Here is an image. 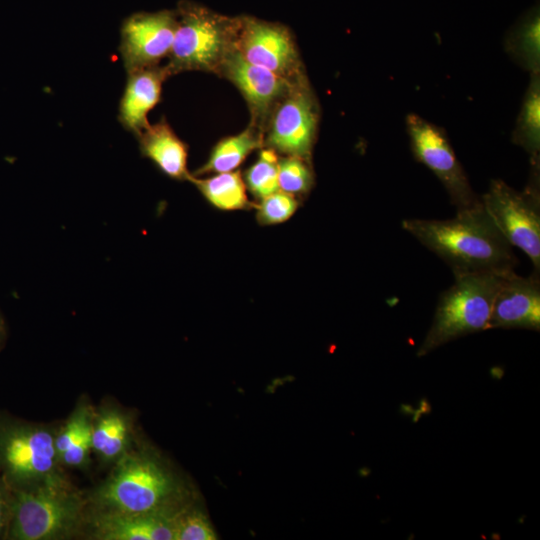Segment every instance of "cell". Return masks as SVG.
<instances>
[{
    "label": "cell",
    "mask_w": 540,
    "mask_h": 540,
    "mask_svg": "<svg viewBox=\"0 0 540 540\" xmlns=\"http://www.w3.org/2000/svg\"><path fill=\"white\" fill-rule=\"evenodd\" d=\"M402 228L441 258L454 277L472 273H507L517 258L482 202L446 220L405 219Z\"/></svg>",
    "instance_id": "6da1fadb"
},
{
    "label": "cell",
    "mask_w": 540,
    "mask_h": 540,
    "mask_svg": "<svg viewBox=\"0 0 540 540\" xmlns=\"http://www.w3.org/2000/svg\"><path fill=\"white\" fill-rule=\"evenodd\" d=\"M176 14L177 28L165 65L170 76L185 71L218 74L236 49L239 18H228L191 2L180 3Z\"/></svg>",
    "instance_id": "7a4b0ae2"
},
{
    "label": "cell",
    "mask_w": 540,
    "mask_h": 540,
    "mask_svg": "<svg viewBox=\"0 0 540 540\" xmlns=\"http://www.w3.org/2000/svg\"><path fill=\"white\" fill-rule=\"evenodd\" d=\"M12 491L6 538L59 540L70 537L79 528L84 501L66 479Z\"/></svg>",
    "instance_id": "3957f363"
},
{
    "label": "cell",
    "mask_w": 540,
    "mask_h": 540,
    "mask_svg": "<svg viewBox=\"0 0 540 540\" xmlns=\"http://www.w3.org/2000/svg\"><path fill=\"white\" fill-rule=\"evenodd\" d=\"M115 464L92 496L100 511L145 514L173 506L176 483L155 458L129 450Z\"/></svg>",
    "instance_id": "277c9868"
},
{
    "label": "cell",
    "mask_w": 540,
    "mask_h": 540,
    "mask_svg": "<svg viewBox=\"0 0 540 540\" xmlns=\"http://www.w3.org/2000/svg\"><path fill=\"white\" fill-rule=\"evenodd\" d=\"M507 273L455 276L454 284L439 297L432 325L417 355L424 356L456 338L488 329L494 297Z\"/></svg>",
    "instance_id": "5b68a950"
},
{
    "label": "cell",
    "mask_w": 540,
    "mask_h": 540,
    "mask_svg": "<svg viewBox=\"0 0 540 540\" xmlns=\"http://www.w3.org/2000/svg\"><path fill=\"white\" fill-rule=\"evenodd\" d=\"M56 434L51 426L0 416V473L11 489L65 480Z\"/></svg>",
    "instance_id": "8992f818"
},
{
    "label": "cell",
    "mask_w": 540,
    "mask_h": 540,
    "mask_svg": "<svg viewBox=\"0 0 540 540\" xmlns=\"http://www.w3.org/2000/svg\"><path fill=\"white\" fill-rule=\"evenodd\" d=\"M539 165H531L527 186L517 191L504 181L490 182L481 202L499 231L513 247L531 260L534 272L540 273V189Z\"/></svg>",
    "instance_id": "52a82bcc"
},
{
    "label": "cell",
    "mask_w": 540,
    "mask_h": 540,
    "mask_svg": "<svg viewBox=\"0 0 540 540\" xmlns=\"http://www.w3.org/2000/svg\"><path fill=\"white\" fill-rule=\"evenodd\" d=\"M320 108L307 77L296 82L272 111L263 147L312 161Z\"/></svg>",
    "instance_id": "ba28073f"
},
{
    "label": "cell",
    "mask_w": 540,
    "mask_h": 540,
    "mask_svg": "<svg viewBox=\"0 0 540 540\" xmlns=\"http://www.w3.org/2000/svg\"><path fill=\"white\" fill-rule=\"evenodd\" d=\"M406 126L414 158L436 175L456 210L479 205L481 198L473 191L446 132L413 113L407 115Z\"/></svg>",
    "instance_id": "9c48e42d"
},
{
    "label": "cell",
    "mask_w": 540,
    "mask_h": 540,
    "mask_svg": "<svg viewBox=\"0 0 540 540\" xmlns=\"http://www.w3.org/2000/svg\"><path fill=\"white\" fill-rule=\"evenodd\" d=\"M235 47L249 63L287 80L295 82L307 76L293 35L279 23L239 18Z\"/></svg>",
    "instance_id": "30bf717a"
},
{
    "label": "cell",
    "mask_w": 540,
    "mask_h": 540,
    "mask_svg": "<svg viewBox=\"0 0 540 540\" xmlns=\"http://www.w3.org/2000/svg\"><path fill=\"white\" fill-rule=\"evenodd\" d=\"M177 28L176 11L140 12L121 26L119 52L127 71L159 65L167 58Z\"/></svg>",
    "instance_id": "8fae6325"
},
{
    "label": "cell",
    "mask_w": 540,
    "mask_h": 540,
    "mask_svg": "<svg viewBox=\"0 0 540 540\" xmlns=\"http://www.w3.org/2000/svg\"><path fill=\"white\" fill-rule=\"evenodd\" d=\"M217 75L231 81L242 93L251 114L249 125L263 136L274 108L292 86L301 80L293 82L251 64L236 49L224 60Z\"/></svg>",
    "instance_id": "7c38bea8"
},
{
    "label": "cell",
    "mask_w": 540,
    "mask_h": 540,
    "mask_svg": "<svg viewBox=\"0 0 540 540\" xmlns=\"http://www.w3.org/2000/svg\"><path fill=\"white\" fill-rule=\"evenodd\" d=\"M540 328V279L511 271L502 278L492 304L488 329Z\"/></svg>",
    "instance_id": "4fadbf2b"
},
{
    "label": "cell",
    "mask_w": 540,
    "mask_h": 540,
    "mask_svg": "<svg viewBox=\"0 0 540 540\" xmlns=\"http://www.w3.org/2000/svg\"><path fill=\"white\" fill-rule=\"evenodd\" d=\"M180 511L174 506L145 514L99 510L92 521V536L100 540H174Z\"/></svg>",
    "instance_id": "5bb4252c"
},
{
    "label": "cell",
    "mask_w": 540,
    "mask_h": 540,
    "mask_svg": "<svg viewBox=\"0 0 540 540\" xmlns=\"http://www.w3.org/2000/svg\"><path fill=\"white\" fill-rule=\"evenodd\" d=\"M168 77L165 65L127 71L118 110V121L125 130L137 137L150 125L147 116L159 103L162 85Z\"/></svg>",
    "instance_id": "9a60e30c"
},
{
    "label": "cell",
    "mask_w": 540,
    "mask_h": 540,
    "mask_svg": "<svg viewBox=\"0 0 540 540\" xmlns=\"http://www.w3.org/2000/svg\"><path fill=\"white\" fill-rule=\"evenodd\" d=\"M142 156L150 159L166 176L189 180L188 146L174 132L165 118L149 125L138 136Z\"/></svg>",
    "instance_id": "2e32d148"
},
{
    "label": "cell",
    "mask_w": 540,
    "mask_h": 540,
    "mask_svg": "<svg viewBox=\"0 0 540 540\" xmlns=\"http://www.w3.org/2000/svg\"><path fill=\"white\" fill-rule=\"evenodd\" d=\"M131 422L116 407H103L94 413L91 449L103 463H116L130 450Z\"/></svg>",
    "instance_id": "e0dca14e"
},
{
    "label": "cell",
    "mask_w": 540,
    "mask_h": 540,
    "mask_svg": "<svg viewBox=\"0 0 540 540\" xmlns=\"http://www.w3.org/2000/svg\"><path fill=\"white\" fill-rule=\"evenodd\" d=\"M93 416L91 407L83 401L57 431L55 448L62 466L84 468L88 465Z\"/></svg>",
    "instance_id": "ac0fdd59"
},
{
    "label": "cell",
    "mask_w": 540,
    "mask_h": 540,
    "mask_svg": "<svg viewBox=\"0 0 540 540\" xmlns=\"http://www.w3.org/2000/svg\"><path fill=\"white\" fill-rule=\"evenodd\" d=\"M263 148V135L249 125L241 133L221 139L205 164L192 175L234 171L256 149Z\"/></svg>",
    "instance_id": "d6986e66"
},
{
    "label": "cell",
    "mask_w": 540,
    "mask_h": 540,
    "mask_svg": "<svg viewBox=\"0 0 540 540\" xmlns=\"http://www.w3.org/2000/svg\"><path fill=\"white\" fill-rule=\"evenodd\" d=\"M193 183L206 201L223 211L250 210L255 208L248 196L243 176L239 171L217 173L208 178L191 174Z\"/></svg>",
    "instance_id": "ffe728a7"
},
{
    "label": "cell",
    "mask_w": 540,
    "mask_h": 540,
    "mask_svg": "<svg viewBox=\"0 0 540 540\" xmlns=\"http://www.w3.org/2000/svg\"><path fill=\"white\" fill-rule=\"evenodd\" d=\"M513 143L529 155L531 165H539L540 152V78L531 74L521 110L512 133Z\"/></svg>",
    "instance_id": "44dd1931"
},
{
    "label": "cell",
    "mask_w": 540,
    "mask_h": 540,
    "mask_svg": "<svg viewBox=\"0 0 540 540\" xmlns=\"http://www.w3.org/2000/svg\"><path fill=\"white\" fill-rule=\"evenodd\" d=\"M511 58L530 74L539 73L540 68V20L536 15L512 34L505 43Z\"/></svg>",
    "instance_id": "7402d4cb"
},
{
    "label": "cell",
    "mask_w": 540,
    "mask_h": 540,
    "mask_svg": "<svg viewBox=\"0 0 540 540\" xmlns=\"http://www.w3.org/2000/svg\"><path fill=\"white\" fill-rule=\"evenodd\" d=\"M279 155L272 149L263 147L257 161L243 176L246 189L257 199H262L279 190Z\"/></svg>",
    "instance_id": "603a6c76"
},
{
    "label": "cell",
    "mask_w": 540,
    "mask_h": 540,
    "mask_svg": "<svg viewBox=\"0 0 540 540\" xmlns=\"http://www.w3.org/2000/svg\"><path fill=\"white\" fill-rule=\"evenodd\" d=\"M315 176L312 161L297 156H279V190L289 193L299 200L312 190Z\"/></svg>",
    "instance_id": "cb8c5ba5"
},
{
    "label": "cell",
    "mask_w": 540,
    "mask_h": 540,
    "mask_svg": "<svg viewBox=\"0 0 540 540\" xmlns=\"http://www.w3.org/2000/svg\"><path fill=\"white\" fill-rule=\"evenodd\" d=\"M299 206L298 198L278 190L255 204L256 220L262 226L280 224L289 220Z\"/></svg>",
    "instance_id": "d4e9b609"
},
{
    "label": "cell",
    "mask_w": 540,
    "mask_h": 540,
    "mask_svg": "<svg viewBox=\"0 0 540 540\" xmlns=\"http://www.w3.org/2000/svg\"><path fill=\"white\" fill-rule=\"evenodd\" d=\"M216 534L206 516L199 511L181 510L175 523L174 540H215Z\"/></svg>",
    "instance_id": "484cf974"
},
{
    "label": "cell",
    "mask_w": 540,
    "mask_h": 540,
    "mask_svg": "<svg viewBox=\"0 0 540 540\" xmlns=\"http://www.w3.org/2000/svg\"><path fill=\"white\" fill-rule=\"evenodd\" d=\"M13 504V491L0 473V538L6 537Z\"/></svg>",
    "instance_id": "4316f807"
},
{
    "label": "cell",
    "mask_w": 540,
    "mask_h": 540,
    "mask_svg": "<svg viewBox=\"0 0 540 540\" xmlns=\"http://www.w3.org/2000/svg\"><path fill=\"white\" fill-rule=\"evenodd\" d=\"M7 337V328L3 315L0 312V350L3 348Z\"/></svg>",
    "instance_id": "83f0119b"
}]
</instances>
